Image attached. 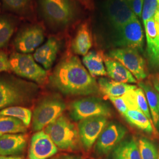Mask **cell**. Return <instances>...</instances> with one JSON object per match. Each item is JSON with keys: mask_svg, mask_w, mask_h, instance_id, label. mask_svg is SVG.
Segmentation results:
<instances>
[{"mask_svg": "<svg viewBox=\"0 0 159 159\" xmlns=\"http://www.w3.org/2000/svg\"><path fill=\"white\" fill-rule=\"evenodd\" d=\"M104 57L100 51H89L83 58V63L92 77L107 75Z\"/></svg>", "mask_w": 159, "mask_h": 159, "instance_id": "7402d4cb", "label": "cell"}, {"mask_svg": "<svg viewBox=\"0 0 159 159\" xmlns=\"http://www.w3.org/2000/svg\"><path fill=\"white\" fill-rule=\"evenodd\" d=\"M108 98L113 104L114 107L119 111L120 113L124 116L129 110L125 104V102L123 97H109Z\"/></svg>", "mask_w": 159, "mask_h": 159, "instance_id": "d6a6232c", "label": "cell"}, {"mask_svg": "<svg viewBox=\"0 0 159 159\" xmlns=\"http://www.w3.org/2000/svg\"><path fill=\"white\" fill-rule=\"evenodd\" d=\"M0 114L20 120L27 127L32 120L33 113L29 108L22 106H12L0 110Z\"/></svg>", "mask_w": 159, "mask_h": 159, "instance_id": "83f0119b", "label": "cell"}, {"mask_svg": "<svg viewBox=\"0 0 159 159\" xmlns=\"http://www.w3.org/2000/svg\"><path fill=\"white\" fill-rule=\"evenodd\" d=\"M142 159H158L157 149L153 143L142 138L138 142Z\"/></svg>", "mask_w": 159, "mask_h": 159, "instance_id": "f546056e", "label": "cell"}, {"mask_svg": "<svg viewBox=\"0 0 159 159\" xmlns=\"http://www.w3.org/2000/svg\"><path fill=\"white\" fill-rule=\"evenodd\" d=\"M159 4V0H144L142 11L143 23L154 17Z\"/></svg>", "mask_w": 159, "mask_h": 159, "instance_id": "4dcf8cb0", "label": "cell"}, {"mask_svg": "<svg viewBox=\"0 0 159 159\" xmlns=\"http://www.w3.org/2000/svg\"><path fill=\"white\" fill-rule=\"evenodd\" d=\"M40 10L46 22L56 29L67 27L77 15L73 0H41Z\"/></svg>", "mask_w": 159, "mask_h": 159, "instance_id": "3957f363", "label": "cell"}, {"mask_svg": "<svg viewBox=\"0 0 159 159\" xmlns=\"http://www.w3.org/2000/svg\"><path fill=\"white\" fill-rule=\"evenodd\" d=\"M158 97H159V93H158Z\"/></svg>", "mask_w": 159, "mask_h": 159, "instance_id": "60d3db41", "label": "cell"}, {"mask_svg": "<svg viewBox=\"0 0 159 159\" xmlns=\"http://www.w3.org/2000/svg\"><path fill=\"white\" fill-rule=\"evenodd\" d=\"M127 133L125 127L119 123L107 125L98 138L95 146L97 153L104 155L116 148Z\"/></svg>", "mask_w": 159, "mask_h": 159, "instance_id": "4fadbf2b", "label": "cell"}, {"mask_svg": "<svg viewBox=\"0 0 159 159\" xmlns=\"http://www.w3.org/2000/svg\"><path fill=\"white\" fill-rule=\"evenodd\" d=\"M97 83L100 91L108 98L122 96L130 90L137 88L136 85L120 83L106 78L99 79Z\"/></svg>", "mask_w": 159, "mask_h": 159, "instance_id": "44dd1931", "label": "cell"}, {"mask_svg": "<svg viewBox=\"0 0 159 159\" xmlns=\"http://www.w3.org/2000/svg\"><path fill=\"white\" fill-rule=\"evenodd\" d=\"M83 2H84V4H86L87 6H90L91 4V0H82Z\"/></svg>", "mask_w": 159, "mask_h": 159, "instance_id": "f35d334b", "label": "cell"}, {"mask_svg": "<svg viewBox=\"0 0 159 159\" xmlns=\"http://www.w3.org/2000/svg\"><path fill=\"white\" fill-rule=\"evenodd\" d=\"M93 46L90 24L85 21L80 25L72 41L71 48L75 54L84 56Z\"/></svg>", "mask_w": 159, "mask_h": 159, "instance_id": "ffe728a7", "label": "cell"}, {"mask_svg": "<svg viewBox=\"0 0 159 159\" xmlns=\"http://www.w3.org/2000/svg\"><path fill=\"white\" fill-rule=\"evenodd\" d=\"M139 85L144 92L148 100V105L150 111L152 120L155 128L159 127V108L158 92L153 86L148 82L141 81Z\"/></svg>", "mask_w": 159, "mask_h": 159, "instance_id": "cb8c5ba5", "label": "cell"}, {"mask_svg": "<svg viewBox=\"0 0 159 159\" xmlns=\"http://www.w3.org/2000/svg\"><path fill=\"white\" fill-rule=\"evenodd\" d=\"M158 159H159V155L158 156Z\"/></svg>", "mask_w": 159, "mask_h": 159, "instance_id": "b9f144b4", "label": "cell"}, {"mask_svg": "<svg viewBox=\"0 0 159 159\" xmlns=\"http://www.w3.org/2000/svg\"><path fill=\"white\" fill-rule=\"evenodd\" d=\"M60 47L59 40L53 37H50L35 51L33 54L34 60L45 70H49L57 58Z\"/></svg>", "mask_w": 159, "mask_h": 159, "instance_id": "e0dca14e", "label": "cell"}, {"mask_svg": "<svg viewBox=\"0 0 159 159\" xmlns=\"http://www.w3.org/2000/svg\"><path fill=\"white\" fill-rule=\"evenodd\" d=\"M108 57L121 63L138 81H142L148 75L146 63L141 52L130 48H115L108 52Z\"/></svg>", "mask_w": 159, "mask_h": 159, "instance_id": "30bf717a", "label": "cell"}, {"mask_svg": "<svg viewBox=\"0 0 159 159\" xmlns=\"http://www.w3.org/2000/svg\"><path fill=\"white\" fill-rule=\"evenodd\" d=\"M11 70L19 77L42 84L46 82L47 73L30 54L13 52L10 56Z\"/></svg>", "mask_w": 159, "mask_h": 159, "instance_id": "52a82bcc", "label": "cell"}, {"mask_svg": "<svg viewBox=\"0 0 159 159\" xmlns=\"http://www.w3.org/2000/svg\"><path fill=\"white\" fill-rule=\"evenodd\" d=\"M44 38V31L41 26L30 25L19 31L14 41V46L18 52L29 54L40 47Z\"/></svg>", "mask_w": 159, "mask_h": 159, "instance_id": "8fae6325", "label": "cell"}, {"mask_svg": "<svg viewBox=\"0 0 159 159\" xmlns=\"http://www.w3.org/2000/svg\"><path fill=\"white\" fill-rule=\"evenodd\" d=\"M11 70L10 58L5 52L0 51V73Z\"/></svg>", "mask_w": 159, "mask_h": 159, "instance_id": "836d02e7", "label": "cell"}, {"mask_svg": "<svg viewBox=\"0 0 159 159\" xmlns=\"http://www.w3.org/2000/svg\"><path fill=\"white\" fill-rule=\"evenodd\" d=\"M0 159H24V157L19 156H2L0 155Z\"/></svg>", "mask_w": 159, "mask_h": 159, "instance_id": "74e56055", "label": "cell"}, {"mask_svg": "<svg viewBox=\"0 0 159 159\" xmlns=\"http://www.w3.org/2000/svg\"><path fill=\"white\" fill-rule=\"evenodd\" d=\"M107 125V117L96 116L80 121L78 125L81 143L85 150H89Z\"/></svg>", "mask_w": 159, "mask_h": 159, "instance_id": "7c38bea8", "label": "cell"}, {"mask_svg": "<svg viewBox=\"0 0 159 159\" xmlns=\"http://www.w3.org/2000/svg\"><path fill=\"white\" fill-rule=\"evenodd\" d=\"M122 97L128 110H135L142 111L153 123L146 96L141 87H137L135 89L130 90Z\"/></svg>", "mask_w": 159, "mask_h": 159, "instance_id": "d6986e66", "label": "cell"}, {"mask_svg": "<svg viewBox=\"0 0 159 159\" xmlns=\"http://www.w3.org/2000/svg\"><path fill=\"white\" fill-rule=\"evenodd\" d=\"M147 40V54L149 64L154 70L159 71V41L154 18L143 23Z\"/></svg>", "mask_w": 159, "mask_h": 159, "instance_id": "9a60e30c", "label": "cell"}, {"mask_svg": "<svg viewBox=\"0 0 159 159\" xmlns=\"http://www.w3.org/2000/svg\"><path fill=\"white\" fill-rule=\"evenodd\" d=\"M44 131L58 148L67 151L79 149L80 138L78 126L64 115H61L45 128Z\"/></svg>", "mask_w": 159, "mask_h": 159, "instance_id": "277c9868", "label": "cell"}, {"mask_svg": "<svg viewBox=\"0 0 159 159\" xmlns=\"http://www.w3.org/2000/svg\"><path fill=\"white\" fill-rule=\"evenodd\" d=\"M58 152L57 146L44 131H37L31 137L28 159H48Z\"/></svg>", "mask_w": 159, "mask_h": 159, "instance_id": "5bb4252c", "label": "cell"}, {"mask_svg": "<svg viewBox=\"0 0 159 159\" xmlns=\"http://www.w3.org/2000/svg\"><path fill=\"white\" fill-rule=\"evenodd\" d=\"M111 159H142L138 143L133 138L120 143L113 150Z\"/></svg>", "mask_w": 159, "mask_h": 159, "instance_id": "603a6c76", "label": "cell"}, {"mask_svg": "<svg viewBox=\"0 0 159 159\" xmlns=\"http://www.w3.org/2000/svg\"><path fill=\"white\" fill-rule=\"evenodd\" d=\"M153 84L154 89L159 93V74H157L153 79Z\"/></svg>", "mask_w": 159, "mask_h": 159, "instance_id": "d590c367", "label": "cell"}, {"mask_svg": "<svg viewBox=\"0 0 159 159\" xmlns=\"http://www.w3.org/2000/svg\"><path fill=\"white\" fill-rule=\"evenodd\" d=\"M16 23L7 16L0 15V48L6 47L14 34Z\"/></svg>", "mask_w": 159, "mask_h": 159, "instance_id": "4316f807", "label": "cell"}, {"mask_svg": "<svg viewBox=\"0 0 159 159\" xmlns=\"http://www.w3.org/2000/svg\"><path fill=\"white\" fill-rule=\"evenodd\" d=\"M154 20H155V24H156V27L157 30V37L159 41V4L158 5V7L157 9V11L154 14Z\"/></svg>", "mask_w": 159, "mask_h": 159, "instance_id": "e575fe53", "label": "cell"}, {"mask_svg": "<svg viewBox=\"0 0 159 159\" xmlns=\"http://www.w3.org/2000/svg\"><path fill=\"white\" fill-rule=\"evenodd\" d=\"M136 18L125 0H106L102 4V18L107 37Z\"/></svg>", "mask_w": 159, "mask_h": 159, "instance_id": "5b68a950", "label": "cell"}, {"mask_svg": "<svg viewBox=\"0 0 159 159\" xmlns=\"http://www.w3.org/2000/svg\"><path fill=\"white\" fill-rule=\"evenodd\" d=\"M124 117L130 125L141 130L148 134L156 132L153 123L139 110H129Z\"/></svg>", "mask_w": 159, "mask_h": 159, "instance_id": "d4e9b609", "label": "cell"}, {"mask_svg": "<svg viewBox=\"0 0 159 159\" xmlns=\"http://www.w3.org/2000/svg\"><path fill=\"white\" fill-rule=\"evenodd\" d=\"M66 108L63 100L56 96H47L40 100L32 115V129L34 131L42 130L63 115Z\"/></svg>", "mask_w": 159, "mask_h": 159, "instance_id": "8992f818", "label": "cell"}, {"mask_svg": "<svg viewBox=\"0 0 159 159\" xmlns=\"http://www.w3.org/2000/svg\"><path fill=\"white\" fill-rule=\"evenodd\" d=\"M58 158L60 159H83L79 156L71 154H63L60 156Z\"/></svg>", "mask_w": 159, "mask_h": 159, "instance_id": "8d00e7d4", "label": "cell"}, {"mask_svg": "<svg viewBox=\"0 0 159 159\" xmlns=\"http://www.w3.org/2000/svg\"><path fill=\"white\" fill-rule=\"evenodd\" d=\"M69 112L75 121L96 116L108 117L111 115V110L106 102L92 97L74 101L70 104Z\"/></svg>", "mask_w": 159, "mask_h": 159, "instance_id": "9c48e42d", "label": "cell"}, {"mask_svg": "<svg viewBox=\"0 0 159 159\" xmlns=\"http://www.w3.org/2000/svg\"><path fill=\"white\" fill-rule=\"evenodd\" d=\"M28 136L25 133L7 134L0 136V155L18 156L27 146Z\"/></svg>", "mask_w": 159, "mask_h": 159, "instance_id": "2e32d148", "label": "cell"}, {"mask_svg": "<svg viewBox=\"0 0 159 159\" xmlns=\"http://www.w3.org/2000/svg\"><path fill=\"white\" fill-rule=\"evenodd\" d=\"M49 80L52 87L68 96H87L100 91L96 80L79 58L73 55L64 57L60 61Z\"/></svg>", "mask_w": 159, "mask_h": 159, "instance_id": "6da1fadb", "label": "cell"}, {"mask_svg": "<svg viewBox=\"0 0 159 159\" xmlns=\"http://www.w3.org/2000/svg\"><path fill=\"white\" fill-rule=\"evenodd\" d=\"M104 64L107 74L111 79L127 84L136 83V79L119 61L106 56L104 57Z\"/></svg>", "mask_w": 159, "mask_h": 159, "instance_id": "ac0fdd59", "label": "cell"}, {"mask_svg": "<svg viewBox=\"0 0 159 159\" xmlns=\"http://www.w3.org/2000/svg\"><path fill=\"white\" fill-rule=\"evenodd\" d=\"M50 159H60L58 157H53V158H51Z\"/></svg>", "mask_w": 159, "mask_h": 159, "instance_id": "ab89813d", "label": "cell"}, {"mask_svg": "<svg viewBox=\"0 0 159 159\" xmlns=\"http://www.w3.org/2000/svg\"><path fill=\"white\" fill-rule=\"evenodd\" d=\"M108 39L114 47L134 48L141 53L143 51L144 31L138 18L127 23Z\"/></svg>", "mask_w": 159, "mask_h": 159, "instance_id": "ba28073f", "label": "cell"}, {"mask_svg": "<svg viewBox=\"0 0 159 159\" xmlns=\"http://www.w3.org/2000/svg\"><path fill=\"white\" fill-rule=\"evenodd\" d=\"M139 19H142L144 0H125Z\"/></svg>", "mask_w": 159, "mask_h": 159, "instance_id": "1f68e13d", "label": "cell"}, {"mask_svg": "<svg viewBox=\"0 0 159 159\" xmlns=\"http://www.w3.org/2000/svg\"><path fill=\"white\" fill-rule=\"evenodd\" d=\"M4 8L10 11L24 14L27 11L31 4V0H1Z\"/></svg>", "mask_w": 159, "mask_h": 159, "instance_id": "f1b7e54d", "label": "cell"}, {"mask_svg": "<svg viewBox=\"0 0 159 159\" xmlns=\"http://www.w3.org/2000/svg\"><path fill=\"white\" fill-rule=\"evenodd\" d=\"M36 83L11 74H0V110L12 106L28 105L37 95Z\"/></svg>", "mask_w": 159, "mask_h": 159, "instance_id": "7a4b0ae2", "label": "cell"}, {"mask_svg": "<svg viewBox=\"0 0 159 159\" xmlns=\"http://www.w3.org/2000/svg\"><path fill=\"white\" fill-rule=\"evenodd\" d=\"M27 127L16 118L0 114V136L7 134L25 133Z\"/></svg>", "mask_w": 159, "mask_h": 159, "instance_id": "484cf974", "label": "cell"}]
</instances>
